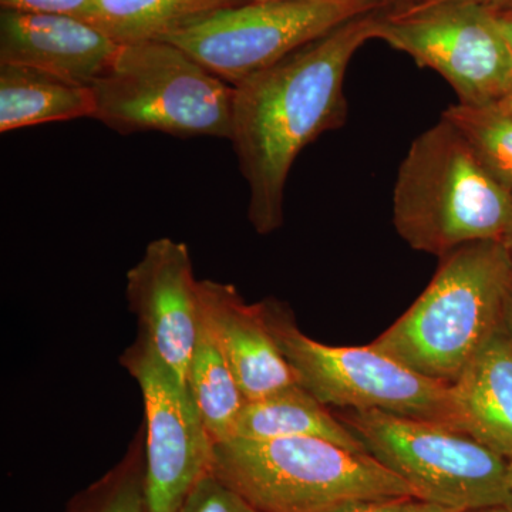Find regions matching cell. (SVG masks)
<instances>
[{"label":"cell","instance_id":"16","mask_svg":"<svg viewBox=\"0 0 512 512\" xmlns=\"http://www.w3.org/2000/svg\"><path fill=\"white\" fill-rule=\"evenodd\" d=\"M93 113L92 87L30 67L0 64V133L92 119Z\"/></svg>","mask_w":512,"mask_h":512},{"label":"cell","instance_id":"29","mask_svg":"<svg viewBox=\"0 0 512 512\" xmlns=\"http://www.w3.org/2000/svg\"><path fill=\"white\" fill-rule=\"evenodd\" d=\"M501 242H503L505 249H507V254L510 256V261L512 264V221L510 227L507 229V232H505L503 239H501Z\"/></svg>","mask_w":512,"mask_h":512},{"label":"cell","instance_id":"23","mask_svg":"<svg viewBox=\"0 0 512 512\" xmlns=\"http://www.w3.org/2000/svg\"><path fill=\"white\" fill-rule=\"evenodd\" d=\"M407 498H365L336 505L325 512H402Z\"/></svg>","mask_w":512,"mask_h":512},{"label":"cell","instance_id":"22","mask_svg":"<svg viewBox=\"0 0 512 512\" xmlns=\"http://www.w3.org/2000/svg\"><path fill=\"white\" fill-rule=\"evenodd\" d=\"M0 6L19 12L70 16L96 25L94 0H0Z\"/></svg>","mask_w":512,"mask_h":512},{"label":"cell","instance_id":"28","mask_svg":"<svg viewBox=\"0 0 512 512\" xmlns=\"http://www.w3.org/2000/svg\"><path fill=\"white\" fill-rule=\"evenodd\" d=\"M495 106L500 107L501 110L507 111V113L511 114L512 116V87L510 89V92L505 94L503 99L498 101V103H495Z\"/></svg>","mask_w":512,"mask_h":512},{"label":"cell","instance_id":"15","mask_svg":"<svg viewBox=\"0 0 512 512\" xmlns=\"http://www.w3.org/2000/svg\"><path fill=\"white\" fill-rule=\"evenodd\" d=\"M232 437L247 440L319 439L356 453H367L362 441L301 384L247 402ZM231 437V439H232Z\"/></svg>","mask_w":512,"mask_h":512},{"label":"cell","instance_id":"25","mask_svg":"<svg viewBox=\"0 0 512 512\" xmlns=\"http://www.w3.org/2000/svg\"><path fill=\"white\" fill-rule=\"evenodd\" d=\"M402 512H461L454 510V508L446 507L430 501L420 500V498H407L404 503Z\"/></svg>","mask_w":512,"mask_h":512},{"label":"cell","instance_id":"14","mask_svg":"<svg viewBox=\"0 0 512 512\" xmlns=\"http://www.w3.org/2000/svg\"><path fill=\"white\" fill-rule=\"evenodd\" d=\"M461 430L512 463V336L505 325L451 383Z\"/></svg>","mask_w":512,"mask_h":512},{"label":"cell","instance_id":"30","mask_svg":"<svg viewBox=\"0 0 512 512\" xmlns=\"http://www.w3.org/2000/svg\"><path fill=\"white\" fill-rule=\"evenodd\" d=\"M463 512H512V507H490L480 508V510H471Z\"/></svg>","mask_w":512,"mask_h":512},{"label":"cell","instance_id":"8","mask_svg":"<svg viewBox=\"0 0 512 512\" xmlns=\"http://www.w3.org/2000/svg\"><path fill=\"white\" fill-rule=\"evenodd\" d=\"M393 0H284L212 12L165 36L231 86Z\"/></svg>","mask_w":512,"mask_h":512},{"label":"cell","instance_id":"19","mask_svg":"<svg viewBox=\"0 0 512 512\" xmlns=\"http://www.w3.org/2000/svg\"><path fill=\"white\" fill-rule=\"evenodd\" d=\"M443 119L461 131L491 174L512 192V116L495 104L448 107Z\"/></svg>","mask_w":512,"mask_h":512},{"label":"cell","instance_id":"31","mask_svg":"<svg viewBox=\"0 0 512 512\" xmlns=\"http://www.w3.org/2000/svg\"><path fill=\"white\" fill-rule=\"evenodd\" d=\"M235 2L242 5V3L284 2V0H235Z\"/></svg>","mask_w":512,"mask_h":512},{"label":"cell","instance_id":"32","mask_svg":"<svg viewBox=\"0 0 512 512\" xmlns=\"http://www.w3.org/2000/svg\"><path fill=\"white\" fill-rule=\"evenodd\" d=\"M394 6L407 5V3L416 2V0H393ZM393 6V8H394Z\"/></svg>","mask_w":512,"mask_h":512},{"label":"cell","instance_id":"5","mask_svg":"<svg viewBox=\"0 0 512 512\" xmlns=\"http://www.w3.org/2000/svg\"><path fill=\"white\" fill-rule=\"evenodd\" d=\"M90 87L92 119L121 136H231L234 86L165 40L120 45L107 72Z\"/></svg>","mask_w":512,"mask_h":512},{"label":"cell","instance_id":"7","mask_svg":"<svg viewBox=\"0 0 512 512\" xmlns=\"http://www.w3.org/2000/svg\"><path fill=\"white\" fill-rule=\"evenodd\" d=\"M262 308L298 384L320 403L437 421L461 430L451 384L420 375L372 345L346 348L316 342L275 299H266Z\"/></svg>","mask_w":512,"mask_h":512},{"label":"cell","instance_id":"9","mask_svg":"<svg viewBox=\"0 0 512 512\" xmlns=\"http://www.w3.org/2000/svg\"><path fill=\"white\" fill-rule=\"evenodd\" d=\"M375 39L434 70L457 93L458 103L490 106L512 87V55L493 10L474 2L377 13Z\"/></svg>","mask_w":512,"mask_h":512},{"label":"cell","instance_id":"6","mask_svg":"<svg viewBox=\"0 0 512 512\" xmlns=\"http://www.w3.org/2000/svg\"><path fill=\"white\" fill-rule=\"evenodd\" d=\"M336 414L416 498L461 512L512 507L510 461L466 431L376 410Z\"/></svg>","mask_w":512,"mask_h":512},{"label":"cell","instance_id":"4","mask_svg":"<svg viewBox=\"0 0 512 512\" xmlns=\"http://www.w3.org/2000/svg\"><path fill=\"white\" fill-rule=\"evenodd\" d=\"M211 471L259 512H325L365 498H416L369 453L319 439L232 437L214 444Z\"/></svg>","mask_w":512,"mask_h":512},{"label":"cell","instance_id":"11","mask_svg":"<svg viewBox=\"0 0 512 512\" xmlns=\"http://www.w3.org/2000/svg\"><path fill=\"white\" fill-rule=\"evenodd\" d=\"M127 299L138 322L136 342L151 350L185 383L200 329V296L190 249L158 238L127 272Z\"/></svg>","mask_w":512,"mask_h":512},{"label":"cell","instance_id":"20","mask_svg":"<svg viewBox=\"0 0 512 512\" xmlns=\"http://www.w3.org/2000/svg\"><path fill=\"white\" fill-rule=\"evenodd\" d=\"M180 512H259L237 491L208 473L188 495Z\"/></svg>","mask_w":512,"mask_h":512},{"label":"cell","instance_id":"12","mask_svg":"<svg viewBox=\"0 0 512 512\" xmlns=\"http://www.w3.org/2000/svg\"><path fill=\"white\" fill-rule=\"evenodd\" d=\"M119 47L86 20L0 10V64L30 67L67 82L92 86L107 72Z\"/></svg>","mask_w":512,"mask_h":512},{"label":"cell","instance_id":"26","mask_svg":"<svg viewBox=\"0 0 512 512\" xmlns=\"http://www.w3.org/2000/svg\"><path fill=\"white\" fill-rule=\"evenodd\" d=\"M443 2H460V0H416V2L402 5V8H427V6H433ZM463 2L480 3V5L488 6V8H500V6L510 5L512 0H463ZM394 8H396V6H394Z\"/></svg>","mask_w":512,"mask_h":512},{"label":"cell","instance_id":"21","mask_svg":"<svg viewBox=\"0 0 512 512\" xmlns=\"http://www.w3.org/2000/svg\"><path fill=\"white\" fill-rule=\"evenodd\" d=\"M93 512H148L144 474L140 477L128 471L117 477Z\"/></svg>","mask_w":512,"mask_h":512},{"label":"cell","instance_id":"2","mask_svg":"<svg viewBox=\"0 0 512 512\" xmlns=\"http://www.w3.org/2000/svg\"><path fill=\"white\" fill-rule=\"evenodd\" d=\"M512 192L488 171L467 138L441 117L414 138L393 190V224L414 251L443 258L468 244L501 241Z\"/></svg>","mask_w":512,"mask_h":512},{"label":"cell","instance_id":"24","mask_svg":"<svg viewBox=\"0 0 512 512\" xmlns=\"http://www.w3.org/2000/svg\"><path fill=\"white\" fill-rule=\"evenodd\" d=\"M491 10H493L495 23H497L512 55V3L500 6V8H491Z\"/></svg>","mask_w":512,"mask_h":512},{"label":"cell","instance_id":"17","mask_svg":"<svg viewBox=\"0 0 512 512\" xmlns=\"http://www.w3.org/2000/svg\"><path fill=\"white\" fill-rule=\"evenodd\" d=\"M185 384L214 443L231 439L247 399L227 357L202 319L188 362Z\"/></svg>","mask_w":512,"mask_h":512},{"label":"cell","instance_id":"18","mask_svg":"<svg viewBox=\"0 0 512 512\" xmlns=\"http://www.w3.org/2000/svg\"><path fill=\"white\" fill-rule=\"evenodd\" d=\"M96 26L119 45L161 40L235 0H94Z\"/></svg>","mask_w":512,"mask_h":512},{"label":"cell","instance_id":"33","mask_svg":"<svg viewBox=\"0 0 512 512\" xmlns=\"http://www.w3.org/2000/svg\"><path fill=\"white\" fill-rule=\"evenodd\" d=\"M510 487H511V493H512V463H510Z\"/></svg>","mask_w":512,"mask_h":512},{"label":"cell","instance_id":"10","mask_svg":"<svg viewBox=\"0 0 512 512\" xmlns=\"http://www.w3.org/2000/svg\"><path fill=\"white\" fill-rule=\"evenodd\" d=\"M121 365L143 394L148 512H180L195 485L211 473L214 440L187 384L151 350L136 342L121 356Z\"/></svg>","mask_w":512,"mask_h":512},{"label":"cell","instance_id":"13","mask_svg":"<svg viewBox=\"0 0 512 512\" xmlns=\"http://www.w3.org/2000/svg\"><path fill=\"white\" fill-rule=\"evenodd\" d=\"M200 313L227 357L247 402L298 384L265 319L262 302L247 303L231 284L198 281Z\"/></svg>","mask_w":512,"mask_h":512},{"label":"cell","instance_id":"3","mask_svg":"<svg viewBox=\"0 0 512 512\" xmlns=\"http://www.w3.org/2000/svg\"><path fill=\"white\" fill-rule=\"evenodd\" d=\"M512 264L503 242L468 244L440 258L427 288L370 345L437 382L454 383L504 325Z\"/></svg>","mask_w":512,"mask_h":512},{"label":"cell","instance_id":"1","mask_svg":"<svg viewBox=\"0 0 512 512\" xmlns=\"http://www.w3.org/2000/svg\"><path fill=\"white\" fill-rule=\"evenodd\" d=\"M377 13L350 20L234 86L229 141L259 235L284 225L285 187L299 154L346 123V72L357 50L375 39Z\"/></svg>","mask_w":512,"mask_h":512},{"label":"cell","instance_id":"27","mask_svg":"<svg viewBox=\"0 0 512 512\" xmlns=\"http://www.w3.org/2000/svg\"><path fill=\"white\" fill-rule=\"evenodd\" d=\"M504 325L512 336V288L510 293H508L507 303H505Z\"/></svg>","mask_w":512,"mask_h":512}]
</instances>
